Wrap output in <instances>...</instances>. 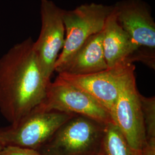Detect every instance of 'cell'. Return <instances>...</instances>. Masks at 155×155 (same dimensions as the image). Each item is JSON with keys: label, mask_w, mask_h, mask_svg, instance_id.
Returning a JSON list of instances; mask_svg holds the SVG:
<instances>
[{"label": "cell", "mask_w": 155, "mask_h": 155, "mask_svg": "<svg viewBox=\"0 0 155 155\" xmlns=\"http://www.w3.org/2000/svg\"><path fill=\"white\" fill-rule=\"evenodd\" d=\"M106 125L75 114L37 151L41 155H99Z\"/></svg>", "instance_id": "7a4b0ae2"}, {"label": "cell", "mask_w": 155, "mask_h": 155, "mask_svg": "<svg viewBox=\"0 0 155 155\" xmlns=\"http://www.w3.org/2000/svg\"><path fill=\"white\" fill-rule=\"evenodd\" d=\"M141 155H155V139L146 140Z\"/></svg>", "instance_id": "9a60e30c"}, {"label": "cell", "mask_w": 155, "mask_h": 155, "mask_svg": "<svg viewBox=\"0 0 155 155\" xmlns=\"http://www.w3.org/2000/svg\"><path fill=\"white\" fill-rule=\"evenodd\" d=\"M113 6L85 4L63 12L65 41L55 66V71L66 61L91 36L102 31Z\"/></svg>", "instance_id": "5b68a950"}, {"label": "cell", "mask_w": 155, "mask_h": 155, "mask_svg": "<svg viewBox=\"0 0 155 155\" xmlns=\"http://www.w3.org/2000/svg\"><path fill=\"white\" fill-rule=\"evenodd\" d=\"M144 120L145 140L155 139V98L145 97L140 94Z\"/></svg>", "instance_id": "4fadbf2b"}, {"label": "cell", "mask_w": 155, "mask_h": 155, "mask_svg": "<svg viewBox=\"0 0 155 155\" xmlns=\"http://www.w3.org/2000/svg\"><path fill=\"white\" fill-rule=\"evenodd\" d=\"M133 65L122 78L116 102L110 112L113 122L119 128L130 147L141 153L145 133Z\"/></svg>", "instance_id": "8992f818"}, {"label": "cell", "mask_w": 155, "mask_h": 155, "mask_svg": "<svg viewBox=\"0 0 155 155\" xmlns=\"http://www.w3.org/2000/svg\"><path fill=\"white\" fill-rule=\"evenodd\" d=\"M74 115L35 109L16 123L0 127V140L5 146L38 150L61 125Z\"/></svg>", "instance_id": "277c9868"}, {"label": "cell", "mask_w": 155, "mask_h": 155, "mask_svg": "<svg viewBox=\"0 0 155 155\" xmlns=\"http://www.w3.org/2000/svg\"><path fill=\"white\" fill-rule=\"evenodd\" d=\"M35 109L83 116L104 124L113 122L110 113L97 101L58 75L48 84L45 99Z\"/></svg>", "instance_id": "52a82bcc"}, {"label": "cell", "mask_w": 155, "mask_h": 155, "mask_svg": "<svg viewBox=\"0 0 155 155\" xmlns=\"http://www.w3.org/2000/svg\"><path fill=\"white\" fill-rule=\"evenodd\" d=\"M133 64L122 63L105 70L83 75L58 74V76L82 89L110 113L116 102L122 78Z\"/></svg>", "instance_id": "9c48e42d"}, {"label": "cell", "mask_w": 155, "mask_h": 155, "mask_svg": "<svg viewBox=\"0 0 155 155\" xmlns=\"http://www.w3.org/2000/svg\"><path fill=\"white\" fill-rule=\"evenodd\" d=\"M99 155H141L127 143L119 128L113 122L106 124Z\"/></svg>", "instance_id": "7c38bea8"}, {"label": "cell", "mask_w": 155, "mask_h": 155, "mask_svg": "<svg viewBox=\"0 0 155 155\" xmlns=\"http://www.w3.org/2000/svg\"><path fill=\"white\" fill-rule=\"evenodd\" d=\"M31 38L0 58V112L11 124L40 105L50 80L40 66Z\"/></svg>", "instance_id": "6da1fadb"}, {"label": "cell", "mask_w": 155, "mask_h": 155, "mask_svg": "<svg viewBox=\"0 0 155 155\" xmlns=\"http://www.w3.org/2000/svg\"><path fill=\"white\" fill-rule=\"evenodd\" d=\"M117 22L128 34L137 50L130 63L140 61L155 68V23L143 0H124L113 5Z\"/></svg>", "instance_id": "3957f363"}, {"label": "cell", "mask_w": 155, "mask_h": 155, "mask_svg": "<svg viewBox=\"0 0 155 155\" xmlns=\"http://www.w3.org/2000/svg\"><path fill=\"white\" fill-rule=\"evenodd\" d=\"M0 155H41L36 150L15 146H5Z\"/></svg>", "instance_id": "5bb4252c"}, {"label": "cell", "mask_w": 155, "mask_h": 155, "mask_svg": "<svg viewBox=\"0 0 155 155\" xmlns=\"http://www.w3.org/2000/svg\"><path fill=\"white\" fill-rule=\"evenodd\" d=\"M103 31L90 37L66 61L55 71L58 74L83 75L108 68L103 48Z\"/></svg>", "instance_id": "30bf717a"}, {"label": "cell", "mask_w": 155, "mask_h": 155, "mask_svg": "<svg viewBox=\"0 0 155 155\" xmlns=\"http://www.w3.org/2000/svg\"><path fill=\"white\" fill-rule=\"evenodd\" d=\"M63 12L50 0H41V28L33 48L45 77L50 80L65 41Z\"/></svg>", "instance_id": "ba28073f"}, {"label": "cell", "mask_w": 155, "mask_h": 155, "mask_svg": "<svg viewBox=\"0 0 155 155\" xmlns=\"http://www.w3.org/2000/svg\"><path fill=\"white\" fill-rule=\"evenodd\" d=\"M103 48L108 68L130 63L137 48L129 36L117 22L114 9L103 29Z\"/></svg>", "instance_id": "8fae6325"}, {"label": "cell", "mask_w": 155, "mask_h": 155, "mask_svg": "<svg viewBox=\"0 0 155 155\" xmlns=\"http://www.w3.org/2000/svg\"><path fill=\"white\" fill-rule=\"evenodd\" d=\"M5 146L3 144V143H2V141H1V140H0V153H1V152L2 151V150H3V148L5 147Z\"/></svg>", "instance_id": "2e32d148"}]
</instances>
